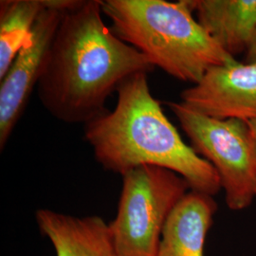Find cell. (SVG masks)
Listing matches in <instances>:
<instances>
[{"label":"cell","instance_id":"obj_4","mask_svg":"<svg viewBox=\"0 0 256 256\" xmlns=\"http://www.w3.org/2000/svg\"><path fill=\"white\" fill-rule=\"evenodd\" d=\"M115 218L108 223L117 256H156L176 204L190 186L180 174L156 166H140L122 176Z\"/></svg>","mask_w":256,"mask_h":256},{"label":"cell","instance_id":"obj_7","mask_svg":"<svg viewBox=\"0 0 256 256\" xmlns=\"http://www.w3.org/2000/svg\"><path fill=\"white\" fill-rule=\"evenodd\" d=\"M182 102L218 120H256V64L216 66L182 92Z\"/></svg>","mask_w":256,"mask_h":256},{"label":"cell","instance_id":"obj_12","mask_svg":"<svg viewBox=\"0 0 256 256\" xmlns=\"http://www.w3.org/2000/svg\"><path fill=\"white\" fill-rule=\"evenodd\" d=\"M246 63L256 64V32L250 45L248 48Z\"/></svg>","mask_w":256,"mask_h":256},{"label":"cell","instance_id":"obj_5","mask_svg":"<svg viewBox=\"0 0 256 256\" xmlns=\"http://www.w3.org/2000/svg\"><path fill=\"white\" fill-rule=\"evenodd\" d=\"M167 106L192 149L216 170L230 209H246L256 200V136L250 122L210 118L182 102Z\"/></svg>","mask_w":256,"mask_h":256},{"label":"cell","instance_id":"obj_2","mask_svg":"<svg viewBox=\"0 0 256 256\" xmlns=\"http://www.w3.org/2000/svg\"><path fill=\"white\" fill-rule=\"evenodd\" d=\"M147 75L130 76L117 90L115 108L84 124L95 160L120 176L144 165L168 169L192 191L214 196L222 189L216 170L183 142L153 97Z\"/></svg>","mask_w":256,"mask_h":256},{"label":"cell","instance_id":"obj_11","mask_svg":"<svg viewBox=\"0 0 256 256\" xmlns=\"http://www.w3.org/2000/svg\"><path fill=\"white\" fill-rule=\"evenodd\" d=\"M48 0L0 2V80L25 46Z\"/></svg>","mask_w":256,"mask_h":256},{"label":"cell","instance_id":"obj_3","mask_svg":"<svg viewBox=\"0 0 256 256\" xmlns=\"http://www.w3.org/2000/svg\"><path fill=\"white\" fill-rule=\"evenodd\" d=\"M100 1L114 34L178 80L194 84L212 68L236 62L194 19L188 0Z\"/></svg>","mask_w":256,"mask_h":256},{"label":"cell","instance_id":"obj_10","mask_svg":"<svg viewBox=\"0 0 256 256\" xmlns=\"http://www.w3.org/2000/svg\"><path fill=\"white\" fill-rule=\"evenodd\" d=\"M202 27L232 57L247 52L256 32V0H188Z\"/></svg>","mask_w":256,"mask_h":256},{"label":"cell","instance_id":"obj_8","mask_svg":"<svg viewBox=\"0 0 256 256\" xmlns=\"http://www.w3.org/2000/svg\"><path fill=\"white\" fill-rule=\"evenodd\" d=\"M37 227L56 256H117L108 223L98 216H74L50 209L36 212Z\"/></svg>","mask_w":256,"mask_h":256},{"label":"cell","instance_id":"obj_6","mask_svg":"<svg viewBox=\"0 0 256 256\" xmlns=\"http://www.w3.org/2000/svg\"><path fill=\"white\" fill-rule=\"evenodd\" d=\"M78 0H48L25 46L0 80V149L3 150L42 76L56 32Z\"/></svg>","mask_w":256,"mask_h":256},{"label":"cell","instance_id":"obj_1","mask_svg":"<svg viewBox=\"0 0 256 256\" xmlns=\"http://www.w3.org/2000/svg\"><path fill=\"white\" fill-rule=\"evenodd\" d=\"M100 0H78L64 14L37 84L38 98L55 119L84 126L106 113L120 86L155 66L102 20Z\"/></svg>","mask_w":256,"mask_h":256},{"label":"cell","instance_id":"obj_13","mask_svg":"<svg viewBox=\"0 0 256 256\" xmlns=\"http://www.w3.org/2000/svg\"><path fill=\"white\" fill-rule=\"evenodd\" d=\"M250 122V126L252 128V130H254V134H256V120H250L248 122Z\"/></svg>","mask_w":256,"mask_h":256},{"label":"cell","instance_id":"obj_9","mask_svg":"<svg viewBox=\"0 0 256 256\" xmlns=\"http://www.w3.org/2000/svg\"><path fill=\"white\" fill-rule=\"evenodd\" d=\"M216 210L212 196L190 190L167 220L156 256H204Z\"/></svg>","mask_w":256,"mask_h":256}]
</instances>
